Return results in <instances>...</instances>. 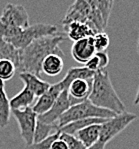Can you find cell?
Instances as JSON below:
<instances>
[{"mask_svg":"<svg viewBox=\"0 0 139 149\" xmlns=\"http://www.w3.org/2000/svg\"><path fill=\"white\" fill-rule=\"evenodd\" d=\"M94 75L95 72L83 66V67H72L68 69L65 77L70 82H72L75 79H91L94 77Z\"/></svg>","mask_w":139,"mask_h":149,"instance_id":"obj_23","label":"cell"},{"mask_svg":"<svg viewBox=\"0 0 139 149\" xmlns=\"http://www.w3.org/2000/svg\"><path fill=\"white\" fill-rule=\"evenodd\" d=\"M34 99H35V96L33 93L27 87L24 86V88L18 94L9 100L11 110H22L31 107L32 103L34 102Z\"/></svg>","mask_w":139,"mask_h":149,"instance_id":"obj_17","label":"cell"},{"mask_svg":"<svg viewBox=\"0 0 139 149\" xmlns=\"http://www.w3.org/2000/svg\"><path fill=\"white\" fill-rule=\"evenodd\" d=\"M106 144L105 143H102V142L98 141L97 143H95L94 145H92L89 148H86V149H105Z\"/></svg>","mask_w":139,"mask_h":149,"instance_id":"obj_31","label":"cell"},{"mask_svg":"<svg viewBox=\"0 0 139 149\" xmlns=\"http://www.w3.org/2000/svg\"><path fill=\"white\" fill-rule=\"evenodd\" d=\"M19 77L23 81L25 87H27L33 93L35 97L36 96L37 97L42 96L51 86V84H49L48 82L40 79V77L36 76L34 74H31V73H20Z\"/></svg>","mask_w":139,"mask_h":149,"instance_id":"obj_14","label":"cell"},{"mask_svg":"<svg viewBox=\"0 0 139 149\" xmlns=\"http://www.w3.org/2000/svg\"><path fill=\"white\" fill-rule=\"evenodd\" d=\"M11 114V107L5 92L4 82L0 80V128L8 125Z\"/></svg>","mask_w":139,"mask_h":149,"instance_id":"obj_20","label":"cell"},{"mask_svg":"<svg viewBox=\"0 0 139 149\" xmlns=\"http://www.w3.org/2000/svg\"><path fill=\"white\" fill-rule=\"evenodd\" d=\"M95 4H96L97 8L99 9L101 16L103 18L104 24L107 26L108 23L109 17L111 14V10H112L113 1H108V0H104V1H99V0H95Z\"/></svg>","mask_w":139,"mask_h":149,"instance_id":"obj_27","label":"cell"},{"mask_svg":"<svg viewBox=\"0 0 139 149\" xmlns=\"http://www.w3.org/2000/svg\"><path fill=\"white\" fill-rule=\"evenodd\" d=\"M91 12V7L88 1L84 0H77L70 5L67 13L63 18V24L67 25L73 22H81V23H87L89 20V16Z\"/></svg>","mask_w":139,"mask_h":149,"instance_id":"obj_10","label":"cell"},{"mask_svg":"<svg viewBox=\"0 0 139 149\" xmlns=\"http://www.w3.org/2000/svg\"><path fill=\"white\" fill-rule=\"evenodd\" d=\"M63 41L64 36L62 34L35 40L29 46L21 50L18 70L20 73L27 72L39 77L42 63L48 55L57 54L61 57L64 56L63 51L59 48V44Z\"/></svg>","mask_w":139,"mask_h":149,"instance_id":"obj_1","label":"cell"},{"mask_svg":"<svg viewBox=\"0 0 139 149\" xmlns=\"http://www.w3.org/2000/svg\"><path fill=\"white\" fill-rule=\"evenodd\" d=\"M59 131V127L57 123L54 124H46V123L40 122L39 120L36 123L35 131H34V138L33 143H38L40 141H43L49 137L50 135L55 134Z\"/></svg>","mask_w":139,"mask_h":149,"instance_id":"obj_21","label":"cell"},{"mask_svg":"<svg viewBox=\"0 0 139 149\" xmlns=\"http://www.w3.org/2000/svg\"><path fill=\"white\" fill-rule=\"evenodd\" d=\"M96 50L93 45V38L88 37L75 41L71 47V55L75 61L85 65L94 56Z\"/></svg>","mask_w":139,"mask_h":149,"instance_id":"obj_12","label":"cell"},{"mask_svg":"<svg viewBox=\"0 0 139 149\" xmlns=\"http://www.w3.org/2000/svg\"><path fill=\"white\" fill-rule=\"evenodd\" d=\"M72 106L70 101L68 89H65L60 93L56 101L54 102L53 106L50 108L46 113L42 115H38V120L40 122L46 123V124H54L57 123L59 118Z\"/></svg>","mask_w":139,"mask_h":149,"instance_id":"obj_8","label":"cell"},{"mask_svg":"<svg viewBox=\"0 0 139 149\" xmlns=\"http://www.w3.org/2000/svg\"><path fill=\"white\" fill-rule=\"evenodd\" d=\"M17 68L11 61L0 60V80L3 82L8 81L14 76Z\"/></svg>","mask_w":139,"mask_h":149,"instance_id":"obj_24","label":"cell"},{"mask_svg":"<svg viewBox=\"0 0 139 149\" xmlns=\"http://www.w3.org/2000/svg\"><path fill=\"white\" fill-rule=\"evenodd\" d=\"M20 57H21V50L17 49L7 41L0 39V60L11 61L18 69L20 65Z\"/></svg>","mask_w":139,"mask_h":149,"instance_id":"obj_18","label":"cell"},{"mask_svg":"<svg viewBox=\"0 0 139 149\" xmlns=\"http://www.w3.org/2000/svg\"><path fill=\"white\" fill-rule=\"evenodd\" d=\"M64 30L67 33L68 37L71 40L78 41L84 38L93 37L95 34L98 33L94 26L90 23H81V22H73L67 25H64Z\"/></svg>","mask_w":139,"mask_h":149,"instance_id":"obj_13","label":"cell"},{"mask_svg":"<svg viewBox=\"0 0 139 149\" xmlns=\"http://www.w3.org/2000/svg\"><path fill=\"white\" fill-rule=\"evenodd\" d=\"M59 138L65 142L68 149H86L85 146H84L74 135L61 133L60 132V137H59Z\"/></svg>","mask_w":139,"mask_h":149,"instance_id":"obj_29","label":"cell"},{"mask_svg":"<svg viewBox=\"0 0 139 149\" xmlns=\"http://www.w3.org/2000/svg\"><path fill=\"white\" fill-rule=\"evenodd\" d=\"M93 78L91 79H75L68 87L70 101L72 106L88 99L92 90Z\"/></svg>","mask_w":139,"mask_h":149,"instance_id":"obj_11","label":"cell"},{"mask_svg":"<svg viewBox=\"0 0 139 149\" xmlns=\"http://www.w3.org/2000/svg\"><path fill=\"white\" fill-rule=\"evenodd\" d=\"M93 45L96 50V52H103L106 51L110 44V39L109 36L107 35L105 32H98L93 36Z\"/></svg>","mask_w":139,"mask_h":149,"instance_id":"obj_25","label":"cell"},{"mask_svg":"<svg viewBox=\"0 0 139 149\" xmlns=\"http://www.w3.org/2000/svg\"><path fill=\"white\" fill-rule=\"evenodd\" d=\"M137 52L139 54V35H138V40H137Z\"/></svg>","mask_w":139,"mask_h":149,"instance_id":"obj_33","label":"cell"},{"mask_svg":"<svg viewBox=\"0 0 139 149\" xmlns=\"http://www.w3.org/2000/svg\"><path fill=\"white\" fill-rule=\"evenodd\" d=\"M50 149H68V147H67V145H66L65 142L59 138L56 141L53 142V144L51 145Z\"/></svg>","mask_w":139,"mask_h":149,"instance_id":"obj_30","label":"cell"},{"mask_svg":"<svg viewBox=\"0 0 139 149\" xmlns=\"http://www.w3.org/2000/svg\"><path fill=\"white\" fill-rule=\"evenodd\" d=\"M57 26H55V25L47 23H36L33 25H29L25 29H22L19 35L8 40L7 42L11 43L17 49L22 50L29 46L35 40L57 35Z\"/></svg>","mask_w":139,"mask_h":149,"instance_id":"obj_4","label":"cell"},{"mask_svg":"<svg viewBox=\"0 0 139 149\" xmlns=\"http://www.w3.org/2000/svg\"><path fill=\"white\" fill-rule=\"evenodd\" d=\"M134 104H135V105H139V87H138L137 92H136V95H135V99H134Z\"/></svg>","mask_w":139,"mask_h":149,"instance_id":"obj_32","label":"cell"},{"mask_svg":"<svg viewBox=\"0 0 139 149\" xmlns=\"http://www.w3.org/2000/svg\"><path fill=\"white\" fill-rule=\"evenodd\" d=\"M59 137H60V131H58L55 134L50 135L43 141H40L38 143H32L31 145H27L24 149H50L53 142L59 139Z\"/></svg>","mask_w":139,"mask_h":149,"instance_id":"obj_28","label":"cell"},{"mask_svg":"<svg viewBox=\"0 0 139 149\" xmlns=\"http://www.w3.org/2000/svg\"><path fill=\"white\" fill-rule=\"evenodd\" d=\"M65 89H68V86L66 85L64 82L61 81L57 82V83L53 84L50 86V88L42 96L38 98L35 104L32 106V109L34 110L37 115H42V114L46 113L48 110L53 106L54 102L60 95V93Z\"/></svg>","mask_w":139,"mask_h":149,"instance_id":"obj_9","label":"cell"},{"mask_svg":"<svg viewBox=\"0 0 139 149\" xmlns=\"http://www.w3.org/2000/svg\"><path fill=\"white\" fill-rule=\"evenodd\" d=\"M13 116L17 120L20 128V134L27 145L33 143L34 131H35L36 123L38 121V115L34 112L32 107H28L22 110H11Z\"/></svg>","mask_w":139,"mask_h":149,"instance_id":"obj_6","label":"cell"},{"mask_svg":"<svg viewBox=\"0 0 139 149\" xmlns=\"http://www.w3.org/2000/svg\"><path fill=\"white\" fill-rule=\"evenodd\" d=\"M114 116H116L115 113L109 111V110L99 108V107L93 105L88 99H86L83 102L78 103V104L73 105V106L70 107L59 118V120L57 121V125L59 129H60L63 126L77 120H82V119H87V118L109 119L114 117Z\"/></svg>","mask_w":139,"mask_h":149,"instance_id":"obj_3","label":"cell"},{"mask_svg":"<svg viewBox=\"0 0 139 149\" xmlns=\"http://www.w3.org/2000/svg\"><path fill=\"white\" fill-rule=\"evenodd\" d=\"M88 100L95 106L109 110L116 115L125 112L124 103L116 93L106 69L95 72Z\"/></svg>","mask_w":139,"mask_h":149,"instance_id":"obj_2","label":"cell"},{"mask_svg":"<svg viewBox=\"0 0 139 149\" xmlns=\"http://www.w3.org/2000/svg\"><path fill=\"white\" fill-rule=\"evenodd\" d=\"M101 125L102 124L90 125L77 131L74 136L85 146V148H89L99 141Z\"/></svg>","mask_w":139,"mask_h":149,"instance_id":"obj_15","label":"cell"},{"mask_svg":"<svg viewBox=\"0 0 139 149\" xmlns=\"http://www.w3.org/2000/svg\"><path fill=\"white\" fill-rule=\"evenodd\" d=\"M109 64V56L106 51L103 52H96L94 56L85 64V67L93 72L105 70L107 65Z\"/></svg>","mask_w":139,"mask_h":149,"instance_id":"obj_22","label":"cell"},{"mask_svg":"<svg viewBox=\"0 0 139 149\" xmlns=\"http://www.w3.org/2000/svg\"><path fill=\"white\" fill-rule=\"evenodd\" d=\"M108 119H104V118H87V119H82V120H77L74 122H71L69 124L63 126L62 128L59 129V131L61 133H66V134H70V135H75L77 131L83 129L85 127H88L90 125L93 124H103L104 122Z\"/></svg>","mask_w":139,"mask_h":149,"instance_id":"obj_19","label":"cell"},{"mask_svg":"<svg viewBox=\"0 0 139 149\" xmlns=\"http://www.w3.org/2000/svg\"><path fill=\"white\" fill-rule=\"evenodd\" d=\"M0 20L3 23L20 29H25L29 26L28 13L24 6L19 4H6L0 16Z\"/></svg>","mask_w":139,"mask_h":149,"instance_id":"obj_7","label":"cell"},{"mask_svg":"<svg viewBox=\"0 0 139 149\" xmlns=\"http://www.w3.org/2000/svg\"><path fill=\"white\" fill-rule=\"evenodd\" d=\"M136 119H137L136 114L126 111L121 114H117L112 118H109L101 125L99 141L107 144Z\"/></svg>","mask_w":139,"mask_h":149,"instance_id":"obj_5","label":"cell"},{"mask_svg":"<svg viewBox=\"0 0 139 149\" xmlns=\"http://www.w3.org/2000/svg\"><path fill=\"white\" fill-rule=\"evenodd\" d=\"M63 67H64L63 57L57 54H50L43 61L41 72L45 73L48 76H56L60 74Z\"/></svg>","mask_w":139,"mask_h":149,"instance_id":"obj_16","label":"cell"},{"mask_svg":"<svg viewBox=\"0 0 139 149\" xmlns=\"http://www.w3.org/2000/svg\"><path fill=\"white\" fill-rule=\"evenodd\" d=\"M22 29L7 25L0 20V39L8 41L19 35Z\"/></svg>","mask_w":139,"mask_h":149,"instance_id":"obj_26","label":"cell"}]
</instances>
